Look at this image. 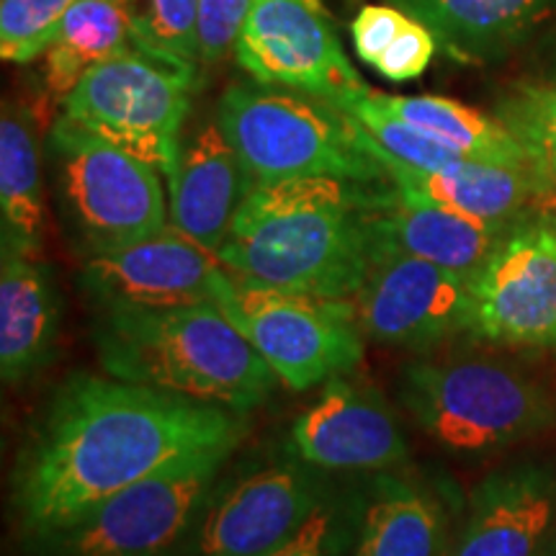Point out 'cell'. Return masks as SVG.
Wrapping results in <instances>:
<instances>
[{
	"instance_id": "cb8c5ba5",
	"label": "cell",
	"mask_w": 556,
	"mask_h": 556,
	"mask_svg": "<svg viewBox=\"0 0 556 556\" xmlns=\"http://www.w3.org/2000/svg\"><path fill=\"white\" fill-rule=\"evenodd\" d=\"M131 47L135 45L119 0H75L52 45L39 58L45 93L62 103L90 67Z\"/></svg>"
},
{
	"instance_id": "8992f818",
	"label": "cell",
	"mask_w": 556,
	"mask_h": 556,
	"mask_svg": "<svg viewBox=\"0 0 556 556\" xmlns=\"http://www.w3.org/2000/svg\"><path fill=\"white\" fill-rule=\"evenodd\" d=\"M60 217L83 258L131 245L168 227L157 168L58 116L47 137Z\"/></svg>"
},
{
	"instance_id": "e0dca14e",
	"label": "cell",
	"mask_w": 556,
	"mask_h": 556,
	"mask_svg": "<svg viewBox=\"0 0 556 556\" xmlns=\"http://www.w3.org/2000/svg\"><path fill=\"white\" fill-rule=\"evenodd\" d=\"M170 186V225L212 250L225 245L253 178L232 148L219 116L201 119L180 139V155Z\"/></svg>"
},
{
	"instance_id": "484cf974",
	"label": "cell",
	"mask_w": 556,
	"mask_h": 556,
	"mask_svg": "<svg viewBox=\"0 0 556 556\" xmlns=\"http://www.w3.org/2000/svg\"><path fill=\"white\" fill-rule=\"evenodd\" d=\"M119 5L137 50L199 70V0H119Z\"/></svg>"
},
{
	"instance_id": "f546056e",
	"label": "cell",
	"mask_w": 556,
	"mask_h": 556,
	"mask_svg": "<svg viewBox=\"0 0 556 556\" xmlns=\"http://www.w3.org/2000/svg\"><path fill=\"white\" fill-rule=\"evenodd\" d=\"M364 495L332 490L304 526L268 556H348L356 539Z\"/></svg>"
},
{
	"instance_id": "6da1fadb",
	"label": "cell",
	"mask_w": 556,
	"mask_h": 556,
	"mask_svg": "<svg viewBox=\"0 0 556 556\" xmlns=\"http://www.w3.org/2000/svg\"><path fill=\"white\" fill-rule=\"evenodd\" d=\"M242 413L114 377L75 374L31 422L13 467V510L34 546L173 464L232 454Z\"/></svg>"
},
{
	"instance_id": "30bf717a",
	"label": "cell",
	"mask_w": 556,
	"mask_h": 556,
	"mask_svg": "<svg viewBox=\"0 0 556 556\" xmlns=\"http://www.w3.org/2000/svg\"><path fill=\"white\" fill-rule=\"evenodd\" d=\"M336 490L328 471L283 451L214 484L178 556H268Z\"/></svg>"
},
{
	"instance_id": "7c38bea8",
	"label": "cell",
	"mask_w": 556,
	"mask_h": 556,
	"mask_svg": "<svg viewBox=\"0 0 556 556\" xmlns=\"http://www.w3.org/2000/svg\"><path fill=\"white\" fill-rule=\"evenodd\" d=\"M469 332L503 348H556V229L536 214L471 278Z\"/></svg>"
},
{
	"instance_id": "4dcf8cb0",
	"label": "cell",
	"mask_w": 556,
	"mask_h": 556,
	"mask_svg": "<svg viewBox=\"0 0 556 556\" xmlns=\"http://www.w3.org/2000/svg\"><path fill=\"white\" fill-rule=\"evenodd\" d=\"M255 0H199L201 65H217L235 52Z\"/></svg>"
},
{
	"instance_id": "ffe728a7",
	"label": "cell",
	"mask_w": 556,
	"mask_h": 556,
	"mask_svg": "<svg viewBox=\"0 0 556 556\" xmlns=\"http://www.w3.org/2000/svg\"><path fill=\"white\" fill-rule=\"evenodd\" d=\"M62 302L50 266L34 255H0V374L24 384L54 358Z\"/></svg>"
},
{
	"instance_id": "4fadbf2b",
	"label": "cell",
	"mask_w": 556,
	"mask_h": 556,
	"mask_svg": "<svg viewBox=\"0 0 556 556\" xmlns=\"http://www.w3.org/2000/svg\"><path fill=\"white\" fill-rule=\"evenodd\" d=\"M351 302L361 336L428 353L443 340L469 332L471 281L435 263L377 250Z\"/></svg>"
},
{
	"instance_id": "d6986e66",
	"label": "cell",
	"mask_w": 556,
	"mask_h": 556,
	"mask_svg": "<svg viewBox=\"0 0 556 556\" xmlns=\"http://www.w3.org/2000/svg\"><path fill=\"white\" fill-rule=\"evenodd\" d=\"M518 225V222H516ZM374 253L394 250L475 278L510 227L402 197L397 186L371 212Z\"/></svg>"
},
{
	"instance_id": "8fae6325",
	"label": "cell",
	"mask_w": 556,
	"mask_h": 556,
	"mask_svg": "<svg viewBox=\"0 0 556 556\" xmlns=\"http://www.w3.org/2000/svg\"><path fill=\"white\" fill-rule=\"evenodd\" d=\"M235 58L253 80L304 90L340 109L368 90L323 0H255Z\"/></svg>"
},
{
	"instance_id": "e575fe53",
	"label": "cell",
	"mask_w": 556,
	"mask_h": 556,
	"mask_svg": "<svg viewBox=\"0 0 556 556\" xmlns=\"http://www.w3.org/2000/svg\"><path fill=\"white\" fill-rule=\"evenodd\" d=\"M548 83H556V45H554V54H552V73H548Z\"/></svg>"
},
{
	"instance_id": "4316f807",
	"label": "cell",
	"mask_w": 556,
	"mask_h": 556,
	"mask_svg": "<svg viewBox=\"0 0 556 556\" xmlns=\"http://www.w3.org/2000/svg\"><path fill=\"white\" fill-rule=\"evenodd\" d=\"M495 116L523 144L546 189L556 186V83H516L497 99Z\"/></svg>"
},
{
	"instance_id": "3957f363",
	"label": "cell",
	"mask_w": 556,
	"mask_h": 556,
	"mask_svg": "<svg viewBox=\"0 0 556 556\" xmlns=\"http://www.w3.org/2000/svg\"><path fill=\"white\" fill-rule=\"evenodd\" d=\"M90 340L109 377L250 413L281 379L214 302L101 307Z\"/></svg>"
},
{
	"instance_id": "d590c367",
	"label": "cell",
	"mask_w": 556,
	"mask_h": 556,
	"mask_svg": "<svg viewBox=\"0 0 556 556\" xmlns=\"http://www.w3.org/2000/svg\"><path fill=\"white\" fill-rule=\"evenodd\" d=\"M548 556H556V533H554V541H552V552H548Z\"/></svg>"
},
{
	"instance_id": "9c48e42d",
	"label": "cell",
	"mask_w": 556,
	"mask_h": 556,
	"mask_svg": "<svg viewBox=\"0 0 556 556\" xmlns=\"http://www.w3.org/2000/svg\"><path fill=\"white\" fill-rule=\"evenodd\" d=\"M229 454L173 464L90 507L31 548L39 556H178Z\"/></svg>"
},
{
	"instance_id": "1f68e13d",
	"label": "cell",
	"mask_w": 556,
	"mask_h": 556,
	"mask_svg": "<svg viewBox=\"0 0 556 556\" xmlns=\"http://www.w3.org/2000/svg\"><path fill=\"white\" fill-rule=\"evenodd\" d=\"M438 50V41L433 31L426 24L409 16L407 26L402 29L397 39L392 41V47L384 52V58L379 60V65L374 67L381 78L392 83H405L415 80L426 73L430 60Z\"/></svg>"
},
{
	"instance_id": "ac0fdd59",
	"label": "cell",
	"mask_w": 556,
	"mask_h": 556,
	"mask_svg": "<svg viewBox=\"0 0 556 556\" xmlns=\"http://www.w3.org/2000/svg\"><path fill=\"white\" fill-rule=\"evenodd\" d=\"M379 148V144H377ZM379 157L402 197L426 201L490 225L513 227L533 212L546 189L533 165H505L464 157L443 170L409 168L379 148Z\"/></svg>"
},
{
	"instance_id": "d6a6232c",
	"label": "cell",
	"mask_w": 556,
	"mask_h": 556,
	"mask_svg": "<svg viewBox=\"0 0 556 556\" xmlns=\"http://www.w3.org/2000/svg\"><path fill=\"white\" fill-rule=\"evenodd\" d=\"M409 13H405L397 5H364L356 13L351 24V39L353 50H356L358 60L366 62L368 67H377L384 52L392 47V41L400 37L402 29L407 26Z\"/></svg>"
},
{
	"instance_id": "7a4b0ae2",
	"label": "cell",
	"mask_w": 556,
	"mask_h": 556,
	"mask_svg": "<svg viewBox=\"0 0 556 556\" xmlns=\"http://www.w3.org/2000/svg\"><path fill=\"white\" fill-rule=\"evenodd\" d=\"M392 189L332 176L255 186L217 258L240 281L353 299L374 263L371 212Z\"/></svg>"
},
{
	"instance_id": "277c9868",
	"label": "cell",
	"mask_w": 556,
	"mask_h": 556,
	"mask_svg": "<svg viewBox=\"0 0 556 556\" xmlns=\"http://www.w3.org/2000/svg\"><path fill=\"white\" fill-rule=\"evenodd\" d=\"M217 116L253 189L312 176L392 180L374 137L345 109L319 96L258 80L232 83L222 93Z\"/></svg>"
},
{
	"instance_id": "d4e9b609",
	"label": "cell",
	"mask_w": 556,
	"mask_h": 556,
	"mask_svg": "<svg viewBox=\"0 0 556 556\" xmlns=\"http://www.w3.org/2000/svg\"><path fill=\"white\" fill-rule=\"evenodd\" d=\"M374 99L389 114L428 131L471 160L505 165H531V157L516 135L497 116L458 103L446 96H389L374 90Z\"/></svg>"
},
{
	"instance_id": "f1b7e54d",
	"label": "cell",
	"mask_w": 556,
	"mask_h": 556,
	"mask_svg": "<svg viewBox=\"0 0 556 556\" xmlns=\"http://www.w3.org/2000/svg\"><path fill=\"white\" fill-rule=\"evenodd\" d=\"M75 0H0V54L5 62L29 65L52 45Z\"/></svg>"
},
{
	"instance_id": "5bb4252c",
	"label": "cell",
	"mask_w": 556,
	"mask_h": 556,
	"mask_svg": "<svg viewBox=\"0 0 556 556\" xmlns=\"http://www.w3.org/2000/svg\"><path fill=\"white\" fill-rule=\"evenodd\" d=\"M283 451L323 471H387L409 458L397 413L366 381L336 377L291 422Z\"/></svg>"
},
{
	"instance_id": "5b68a950",
	"label": "cell",
	"mask_w": 556,
	"mask_h": 556,
	"mask_svg": "<svg viewBox=\"0 0 556 556\" xmlns=\"http://www.w3.org/2000/svg\"><path fill=\"white\" fill-rule=\"evenodd\" d=\"M400 400L441 446L510 448L556 428V397L516 361L451 353L402 368Z\"/></svg>"
},
{
	"instance_id": "9a60e30c",
	"label": "cell",
	"mask_w": 556,
	"mask_h": 556,
	"mask_svg": "<svg viewBox=\"0 0 556 556\" xmlns=\"http://www.w3.org/2000/svg\"><path fill=\"white\" fill-rule=\"evenodd\" d=\"M217 255L168 225L131 245L83 258L80 289L101 307H178L214 302L219 276Z\"/></svg>"
},
{
	"instance_id": "7402d4cb",
	"label": "cell",
	"mask_w": 556,
	"mask_h": 556,
	"mask_svg": "<svg viewBox=\"0 0 556 556\" xmlns=\"http://www.w3.org/2000/svg\"><path fill=\"white\" fill-rule=\"evenodd\" d=\"M441 497L409 477L381 471L364 492L351 556H448Z\"/></svg>"
},
{
	"instance_id": "ba28073f",
	"label": "cell",
	"mask_w": 556,
	"mask_h": 556,
	"mask_svg": "<svg viewBox=\"0 0 556 556\" xmlns=\"http://www.w3.org/2000/svg\"><path fill=\"white\" fill-rule=\"evenodd\" d=\"M214 304L266 358L281 384L294 392L343 377L364 356V336L351 299L258 287L225 270Z\"/></svg>"
},
{
	"instance_id": "2e32d148",
	"label": "cell",
	"mask_w": 556,
	"mask_h": 556,
	"mask_svg": "<svg viewBox=\"0 0 556 556\" xmlns=\"http://www.w3.org/2000/svg\"><path fill=\"white\" fill-rule=\"evenodd\" d=\"M556 533V458H528L475 486L448 556H548Z\"/></svg>"
},
{
	"instance_id": "83f0119b",
	"label": "cell",
	"mask_w": 556,
	"mask_h": 556,
	"mask_svg": "<svg viewBox=\"0 0 556 556\" xmlns=\"http://www.w3.org/2000/svg\"><path fill=\"white\" fill-rule=\"evenodd\" d=\"M343 109L374 137V142H377L389 157L400 160V163L409 165V168L443 170L448 168V165L458 163V160L467 157L464 152H458L456 148L443 142V139L428 135V131L417 129L413 124L402 122L400 116L389 114V111L374 99L371 88H368L366 93L353 96Z\"/></svg>"
},
{
	"instance_id": "836d02e7",
	"label": "cell",
	"mask_w": 556,
	"mask_h": 556,
	"mask_svg": "<svg viewBox=\"0 0 556 556\" xmlns=\"http://www.w3.org/2000/svg\"><path fill=\"white\" fill-rule=\"evenodd\" d=\"M531 214H536V217H541L546 225H552L556 229V186H548L546 191H541Z\"/></svg>"
},
{
	"instance_id": "44dd1931",
	"label": "cell",
	"mask_w": 556,
	"mask_h": 556,
	"mask_svg": "<svg viewBox=\"0 0 556 556\" xmlns=\"http://www.w3.org/2000/svg\"><path fill=\"white\" fill-rule=\"evenodd\" d=\"M426 24L443 52L464 65H490L516 52L556 0H389Z\"/></svg>"
},
{
	"instance_id": "603a6c76",
	"label": "cell",
	"mask_w": 556,
	"mask_h": 556,
	"mask_svg": "<svg viewBox=\"0 0 556 556\" xmlns=\"http://www.w3.org/2000/svg\"><path fill=\"white\" fill-rule=\"evenodd\" d=\"M0 238L3 250L37 258L45 240V178L34 111L3 103L0 116Z\"/></svg>"
},
{
	"instance_id": "52a82bcc",
	"label": "cell",
	"mask_w": 556,
	"mask_h": 556,
	"mask_svg": "<svg viewBox=\"0 0 556 556\" xmlns=\"http://www.w3.org/2000/svg\"><path fill=\"white\" fill-rule=\"evenodd\" d=\"M199 70L131 50L99 62L60 103L62 119L173 178Z\"/></svg>"
}]
</instances>
